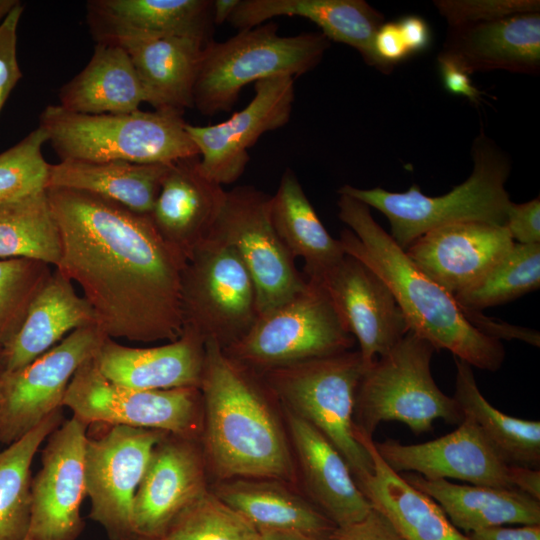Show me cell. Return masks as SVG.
<instances>
[{
	"instance_id": "1",
	"label": "cell",
	"mask_w": 540,
	"mask_h": 540,
	"mask_svg": "<svg viewBox=\"0 0 540 540\" xmlns=\"http://www.w3.org/2000/svg\"><path fill=\"white\" fill-rule=\"evenodd\" d=\"M46 191L61 238L55 269L79 285L97 327L114 340H177L186 260L149 215L78 190Z\"/></svg>"
},
{
	"instance_id": "2",
	"label": "cell",
	"mask_w": 540,
	"mask_h": 540,
	"mask_svg": "<svg viewBox=\"0 0 540 540\" xmlns=\"http://www.w3.org/2000/svg\"><path fill=\"white\" fill-rule=\"evenodd\" d=\"M338 217L347 228L339 241L345 254L374 271L389 287L409 331L434 349L450 351L472 367L497 371L505 350L500 340L481 332L453 295L426 276L373 218L370 207L339 194Z\"/></svg>"
},
{
	"instance_id": "3",
	"label": "cell",
	"mask_w": 540,
	"mask_h": 540,
	"mask_svg": "<svg viewBox=\"0 0 540 540\" xmlns=\"http://www.w3.org/2000/svg\"><path fill=\"white\" fill-rule=\"evenodd\" d=\"M200 392L204 442L223 479L292 480L293 461L260 375L230 358L215 342L204 343Z\"/></svg>"
},
{
	"instance_id": "4",
	"label": "cell",
	"mask_w": 540,
	"mask_h": 540,
	"mask_svg": "<svg viewBox=\"0 0 540 540\" xmlns=\"http://www.w3.org/2000/svg\"><path fill=\"white\" fill-rule=\"evenodd\" d=\"M471 156L470 176L444 195L427 196L416 184L400 193L351 185L337 192L380 211L388 219L390 236L404 251L417 238L441 226L470 221L504 226L511 204L505 189L511 160L483 130L473 140Z\"/></svg>"
},
{
	"instance_id": "5",
	"label": "cell",
	"mask_w": 540,
	"mask_h": 540,
	"mask_svg": "<svg viewBox=\"0 0 540 540\" xmlns=\"http://www.w3.org/2000/svg\"><path fill=\"white\" fill-rule=\"evenodd\" d=\"M183 113L136 110L121 114H80L48 105L39 127L60 160L171 164L199 155Z\"/></svg>"
},
{
	"instance_id": "6",
	"label": "cell",
	"mask_w": 540,
	"mask_h": 540,
	"mask_svg": "<svg viewBox=\"0 0 540 540\" xmlns=\"http://www.w3.org/2000/svg\"><path fill=\"white\" fill-rule=\"evenodd\" d=\"M322 33L278 34L275 22L203 47L194 86V107L203 115L228 112L242 89L276 76L297 77L315 68L330 47Z\"/></svg>"
},
{
	"instance_id": "7",
	"label": "cell",
	"mask_w": 540,
	"mask_h": 540,
	"mask_svg": "<svg viewBox=\"0 0 540 540\" xmlns=\"http://www.w3.org/2000/svg\"><path fill=\"white\" fill-rule=\"evenodd\" d=\"M434 347L409 331L388 353L366 367L359 381L355 427L372 437L387 421L405 424L415 435L433 430L442 419L460 424L463 414L453 397L443 393L431 373Z\"/></svg>"
},
{
	"instance_id": "8",
	"label": "cell",
	"mask_w": 540,
	"mask_h": 540,
	"mask_svg": "<svg viewBox=\"0 0 540 540\" xmlns=\"http://www.w3.org/2000/svg\"><path fill=\"white\" fill-rule=\"evenodd\" d=\"M366 366L359 351L311 359L258 373L286 409L308 421L340 452L354 478L373 471L355 435L354 409Z\"/></svg>"
},
{
	"instance_id": "9",
	"label": "cell",
	"mask_w": 540,
	"mask_h": 540,
	"mask_svg": "<svg viewBox=\"0 0 540 540\" xmlns=\"http://www.w3.org/2000/svg\"><path fill=\"white\" fill-rule=\"evenodd\" d=\"M354 343L322 285L307 279L303 290L260 314L244 337L223 350L241 365L262 373L342 353Z\"/></svg>"
},
{
	"instance_id": "10",
	"label": "cell",
	"mask_w": 540,
	"mask_h": 540,
	"mask_svg": "<svg viewBox=\"0 0 540 540\" xmlns=\"http://www.w3.org/2000/svg\"><path fill=\"white\" fill-rule=\"evenodd\" d=\"M184 328L226 349L259 316L255 285L234 249L210 235L187 259L181 281Z\"/></svg>"
},
{
	"instance_id": "11",
	"label": "cell",
	"mask_w": 540,
	"mask_h": 540,
	"mask_svg": "<svg viewBox=\"0 0 540 540\" xmlns=\"http://www.w3.org/2000/svg\"><path fill=\"white\" fill-rule=\"evenodd\" d=\"M202 405L199 388L138 390L118 385L97 368L94 357L75 372L63 407L85 424L153 429L190 437Z\"/></svg>"
},
{
	"instance_id": "12",
	"label": "cell",
	"mask_w": 540,
	"mask_h": 540,
	"mask_svg": "<svg viewBox=\"0 0 540 540\" xmlns=\"http://www.w3.org/2000/svg\"><path fill=\"white\" fill-rule=\"evenodd\" d=\"M270 197L253 186L227 191L210 234L229 244L245 266L256 288L259 315L285 303L307 284L273 226Z\"/></svg>"
},
{
	"instance_id": "13",
	"label": "cell",
	"mask_w": 540,
	"mask_h": 540,
	"mask_svg": "<svg viewBox=\"0 0 540 540\" xmlns=\"http://www.w3.org/2000/svg\"><path fill=\"white\" fill-rule=\"evenodd\" d=\"M107 336L97 327H81L27 365L0 373V443L9 445L63 408L77 369L93 358Z\"/></svg>"
},
{
	"instance_id": "14",
	"label": "cell",
	"mask_w": 540,
	"mask_h": 540,
	"mask_svg": "<svg viewBox=\"0 0 540 540\" xmlns=\"http://www.w3.org/2000/svg\"><path fill=\"white\" fill-rule=\"evenodd\" d=\"M169 433L111 425L98 438H87L86 496L89 517L111 540L133 534V501L154 447Z\"/></svg>"
},
{
	"instance_id": "15",
	"label": "cell",
	"mask_w": 540,
	"mask_h": 540,
	"mask_svg": "<svg viewBox=\"0 0 540 540\" xmlns=\"http://www.w3.org/2000/svg\"><path fill=\"white\" fill-rule=\"evenodd\" d=\"M87 427L72 416L47 438L41 468L31 482L27 537L32 540H76L84 528L80 508L86 497Z\"/></svg>"
},
{
	"instance_id": "16",
	"label": "cell",
	"mask_w": 540,
	"mask_h": 540,
	"mask_svg": "<svg viewBox=\"0 0 540 540\" xmlns=\"http://www.w3.org/2000/svg\"><path fill=\"white\" fill-rule=\"evenodd\" d=\"M294 79L276 76L256 82L248 105L223 122L186 124L199 151L200 168L209 179L222 186L235 182L249 162L248 150L263 134L288 123L295 98Z\"/></svg>"
},
{
	"instance_id": "17",
	"label": "cell",
	"mask_w": 540,
	"mask_h": 540,
	"mask_svg": "<svg viewBox=\"0 0 540 540\" xmlns=\"http://www.w3.org/2000/svg\"><path fill=\"white\" fill-rule=\"evenodd\" d=\"M315 281L322 285L343 325L359 343L366 367L409 332L389 287L358 259L345 254Z\"/></svg>"
},
{
	"instance_id": "18",
	"label": "cell",
	"mask_w": 540,
	"mask_h": 540,
	"mask_svg": "<svg viewBox=\"0 0 540 540\" xmlns=\"http://www.w3.org/2000/svg\"><path fill=\"white\" fill-rule=\"evenodd\" d=\"M374 446L383 461L399 474L412 472L432 480L456 479L473 485L512 488L510 464L465 416L454 431L428 442L403 444L387 439L374 441Z\"/></svg>"
},
{
	"instance_id": "19",
	"label": "cell",
	"mask_w": 540,
	"mask_h": 540,
	"mask_svg": "<svg viewBox=\"0 0 540 540\" xmlns=\"http://www.w3.org/2000/svg\"><path fill=\"white\" fill-rule=\"evenodd\" d=\"M514 244L505 226L470 221L430 230L405 253L420 271L454 296L480 280Z\"/></svg>"
},
{
	"instance_id": "20",
	"label": "cell",
	"mask_w": 540,
	"mask_h": 540,
	"mask_svg": "<svg viewBox=\"0 0 540 540\" xmlns=\"http://www.w3.org/2000/svg\"><path fill=\"white\" fill-rule=\"evenodd\" d=\"M206 492L202 459L190 437L167 434L154 447L135 494L133 534L159 539Z\"/></svg>"
},
{
	"instance_id": "21",
	"label": "cell",
	"mask_w": 540,
	"mask_h": 540,
	"mask_svg": "<svg viewBox=\"0 0 540 540\" xmlns=\"http://www.w3.org/2000/svg\"><path fill=\"white\" fill-rule=\"evenodd\" d=\"M199 162L198 155L169 164L149 214L163 240L186 261L211 234L227 194Z\"/></svg>"
},
{
	"instance_id": "22",
	"label": "cell",
	"mask_w": 540,
	"mask_h": 540,
	"mask_svg": "<svg viewBox=\"0 0 540 540\" xmlns=\"http://www.w3.org/2000/svg\"><path fill=\"white\" fill-rule=\"evenodd\" d=\"M437 58L446 59L468 75L505 70L540 73V12L449 27Z\"/></svg>"
},
{
	"instance_id": "23",
	"label": "cell",
	"mask_w": 540,
	"mask_h": 540,
	"mask_svg": "<svg viewBox=\"0 0 540 540\" xmlns=\"http://www.w3.org/2000/svg\"><path fill=\"white\" fill-rule=\"evenodd\" d=\"M279 16L306 18L330 41L356 49L367 65L384 74L393 71L374 51V37L385 17L363 0H240L228 22L240 31Z\"/></svg>"
},
{
	"instance_id": "24",
	"label": "cell",
	"mask_w": 540,
	"mask_h": 540,
	"mask_svg": "<svg viewBox=\"0 0 540 540\" xmlns=\"http://www.w3.org/2000/svg\"><path fill=\"white\" fill-rule=\"evenodd\" d=\"M204 351V341L184 328L177 340L148 348L129 347L106 337L94 362L107 379L132 389L199 388Z\"/></svg>"
},
{
	"instance_id": "25",
	"label": "cell",
	"mask_w": 540,
	"mask_h": 540,
	"mask_svg": "<svg viewBox=\"0 0 540 540\" xmlns=\"http://www.w3.org/2000/svg\"><path fill=\"white\" fill-rule=\"evenodd\" d=\"M210 0H92L87 21L97 43L167 36L208 39Z\"/></svg>"
},
{
	"instance_id": "26",
	"label": "cell",
	"mask_w": 540,
	"mask_h": 540,
	"mask_svg": "<svg viewBox=\"0 0 540 540\" xmlns=\"http://www.w3.org/2000/svg\"><path fill=\"white\" fill-rule=\"evenodd\" d=\"M304 482L318 509L336 527L364 519L372 507L340 452L312 424L286 409Z\"/></svg>"
},
{
	"instance_id": "27",
	"label": "cell",
	"mask_w": 540,
	"mask_h": 540,
	"mask_svg": "<svg viewBox=\"0 0 540 540\" xmlns=\"http://www.w3.org/2000/svg\"><path fill=\"white\" fill-rule=\"evenodd\" d=\"M355 435L371 455L373 471L354 479L371 507L381 513L404 540H471L450 522L431 497L383 461L372 437L356 427Z\"/></svg>"
},
{
	"instance_id": "28",
	"label": "cell",
	"mask_w": 540,
	"mask_h": 540,
	"mask_svg": "<svg viewBox=\"0 0 540 540\" xmlns=\"http://www.w3.org/2000/svg\"><path fill=\"white\" fill-rule=\"evenodd\" d=\"M208 39L167 36L114 43L129 55L146 103L155 110L183 113L194 108L193 93L203 47Z\"/></svg>"
},
{
	"instance_id": "29",
	"label": "cell",
	"mask_w": 540,
	"mask_h": 540,
	"mask_svg": "<svg viewBox=\"0 0 540 540\" xmlns=\"http://www.w3.org/2000/svg\"><path fill=\"white\" fill-rule=\"evenodd\" d=\"M90 325H96L91 306L76 293L73 283L54 269L31 301L18 332L4 348L2 372L27 365L67 334Z\"/></svg>"
},
{
	"instance_id": "30",
	"label": "cell",
	"mask_w": 540,
	"mask_h": 540,
	"mask_svg": "<svg viewBox=\"0 0 540 540\" xmlns=\"http://www.w3.org/2000/svg\"><path fill=\"white\" fill-rule=\"evenodd\" d=\"M400 475L431 497L460 531L470 533L505 524H540V501L519 490L432 480L412 472Z\"/></svg>"
},
{
	"instance_id": "31",
	"label": "cell",
	"mask_w": 540,
	"mask_h": 540,
	"mask_svg": "<svg viewBox=\"0 0 540 540\" xmlns=\"http://www.w3.org/2000/svg\"><path fill=\"white\" fill-rule=\"evenodd\" d=\"M59 106L80 114H121L139 110L146 96L120 46L97 43L88 64L59 91Z\"/></svg>"
},
{
	"instance_id": "32",
	"label": "cell",
	"mask_w": 540,
	"mask_h": 540,
	"mask_svg": "<svg viewBox=\"0 0 540 540\" xmlns=\"http://www.w3.org/2000/svg\"><path fill=\"white\" fill-rule=\"evenodd\" d=\"M168 166L126 161L60 160L49 166L47 188L86 192L149 215Z\"/></svg>"
},
{
	"instance_id": "33",
	"label": "cell",
	"mask_w": 540,
	"mask_h": 540,
	"mask_svg": "<svg viewBox=\"0 0 540 540\" xmlns=\"http://www.w3.org/2000/svg\"><path fill=\"white\" fill-rule=\"evenodd\" d=\"M270 216L291 256L304 260L305 278L320 279L345 256L339 239L328 233L295 172L289 168L270 197Z\"/></svg>"
},
{
	"instance_id": "34",
	"label": "cell",
	"mask_w": 540,
	"mask_h": 540,
	"mask_svg": "<svg viewBox=\"0 0 540 540\" xmlns=\"http://www.w3.org/2000/svg\"><path fill=\"white\" fill-rule=\"evenodd\" d=\"M259 529L301 532L330 540L337 528L317 507L269 479H236L216 495Z\"/></svg>"
},
{
	"instance_id": "35",
	"label": "cell",
	"mask_w": 540,
	"mask_h": 540,
	"mask_svg": "<svg viewBox=\"0 0 540 540\" xmlns=\"http://www.w3.org/2000/svg\"><path fill=\"white\" fill-rule=\"evenodd\" d=\"M453 398L510 465L540 466V422L507 415L492 406L478 388L472 366L455 358Z\"/></svg>"
},
{
	"instance_id": "36",
	"label": "cell",
	"mask_w": 540,
	"mask_h": 540,
	"mask_svg": "<svg viewBox=\"0 0 540 540\" xmlns=\"http://www.w3.org/2000/svg\"><path fill=\"white\" fill-rule=\"evenodd\" d=\"M64 421L62 408L0 451V540H24L31 513V465L38 449Z\"/></svg>"
},
{
	"instance_id": "37",
	"label": "cell",
	"mask_w": 540,
	"mask_h": 540,
	"mask_svg": "<svg viewBox=\"0 0 540 540\" xmlns=\"http://www.w3.org/2000/svg\"><path fill=\"white\" fill-rule=\"evenodd\" d=\"M60 256V233L46 189L0 205V259L25 258L55 268Z\"/></svg>"
},
{
	"instance_id": "38",
	"label": "cell",
	"mask_w": 540,
	"mask_h": 540,
	"mask_svg": "<svg viewBox=\"0 0 540 540\" xmlns=\"http://www.w3.org/2000/svg\"><path fill=\"white\" fill-rule=\"evenodd\" d=\"M540 286V244L515 243L508 254L480 280L453 297L463 308L481 311Z\"/></svg>"
},
{
	"instance_id": "39",
	"label": "cell",
	"mask_w": 540,
	"mask_h": 540,
	"mask_svg": "<svg viewBox=\"0 0 540 540\" xmlns=\"http://www.w3.org/2000/svg\"><path fill=\"white\" fill-rule=\"evenodd\" d=\"M159 540H260L250 521L206 492L182 511Z\"/></svg>"
},
{
	"instance_id": "40",
	"label": "cell",
	"mask_w": 540,
	"mask_h": 540,
	"mask_svg": "<svg viewBox=\"0 0 540 540\" xmlns=\"http://www.w3.org/2000/svg\"><path fill=\"white\" fill-rule=\"evenodd\" d=\"M41 261L0 259V346L5 348L18 332L29 305L52 274Z\"/></svg>"
},
{
	"instance_id": "41",
	"label": "cell",
	"mask_w": 540,
	"mask_h": 540,
	"mask_svg": "<svg viewBox=\"0 0 540 540\" xmlns=\"http://www.w3.org/2000/svg\"><path fill=\"white\" fill-rule=\"evenodd\" d=\"M47 141L38 126L0 154V205L47 188L50 164L42 154Z\"/></svg>"
},
{
	"instance_id": "42",
	"label": "cell",
	"mask_w": 540,
	"mask_h": 540,
	"mask_svg": "<svg viewBox=\"0 0 540 540\" xmlns=\"http://www.w3.org/2000/svg\"><path fill=\"white\" fill-rule=\"evenodd\" d=\"M434 5L449 27L540 12L539 0H436Z\"/></svg>"
},
{
	"instance_id": "43",
	"label": "cell",
	"mask_w": 540,
	"mask_h": 540,
	"mask_svg": "<svg viewBox=\"0 0 540 540\" xmlns=\"http://www.w3.org/2000/svg\"><path fill=\"white\" fill-rule=\"evenodd\" d=\"M22 12L20 3L0 24V111L22 77L17 59V28Z\"/></svg>"
},
{
	"instance_id": "44",
	"label": "cell",
	"mask_w": 540,
	"mask_h": 540,
	"mask_svg": "<svg viewBox=\"0 0 540 540\" xmlns=\"http://www.w3.org/2000/svg\"><path fill=\"white\" fill-rule=\"evenodd\" d=\"M512 240L519 244H540V198L511 202L504 224Z\"/></svg>"
},
{
	"instance_id": "45",
	"label": "cell",
	"mask_w": 540,
	"mask_h": 540,
	"mask_svg": "<svg viewBox=\"0 0 540 540\" xmlns=\"http://www.w3.org/2000/svg\"><path fill=\"white\" fill-rule=\"evenodd\" d=\"M330 540H404L390 522L372 508L359 522L337 527Z\"/></svg>"
},
{
	"instance_id": "46",
	"label": "cell",
	"mask_w": 540,
	"mask_h": 540,
	"mask_svg": "<svg viewBox=\"0 0 540 540\" xmlns=\"http://www.w3.org/2000/svg\"><path fill=\"white\" fill-rule=\"evenodd\" d=\"M374 51L390 69L407 59L410 53L403 41L397 22H384L374 37Z\"/></svg>"
},
{
	"instance_id": "47",
	"label": "cell",
	"mask_w": 540,
	"mask_h": 540,
	"mask_svg": "<svg viewBox=\"0 0 540 540\" xmlns=\"http://www.w3.org/2000/svg\"><path fill=\"white\" fill-rule=\"evenodd\" d=\"M437 61L445 90L451 94L466 97L475 104H480L483 92L473 85L469 75L446 59L437 58Z\"/></svg>"
},
{
	"instance_id": "48",
	"label": "cell",
	"mask_w": 540,
	"mask_h": 540,
	"mask_svg": "<svg viewBox=\"0 0 540 540\" xmlns=\"http://www.w3.org/2000/svg\"><path fill=\"white\" fill-rule=\"evenodd\" d=\"M397 24L410 55L423 52L429 47L431 31L423 18L409 15L399 19Z\"/></svg>"
},
{
	"instance_id": "49",
	"label": "cell",
	"mask_w": 540,
	"mask_h": 540,
	"mask_svg": "<svg viewBox=\"0 0 540 540\" xmlns=\"http://www.w3.org/2000/svg\"><path fill=\"white\" fill-rule=\"evenodd\" d=\"M471 540H540V524L518 527L495 526L467 534Z\"/></svg>"
},
{
	"instance_id": "50",
	"label": "cell",
	"mask_w": 540,
	"mask_h": 540,
	"mask_svg": "<svg viewBox=\"0 0 540 540\" xmlns=\"http://www.w3.org/2000/svg\"><path fill=\"white\" fill-rule=\"evenodd\" d=\"M510 483L519 490L540 501V470L521 465H510Z\"/></svg>"
},
{
	"instance_id": "51",
	"label": "cell",
	"mask_w": 540,
	"mask_h": 540,
	"mask_svg": "<svg viewBox=\"0 0 540 540\" xmlns=\"http://www.w3.org/2000/svg\"><path fill=\"white\" fill-rule=\"evenodd\" d=\"M240 0L212 1V21L219 25L228 21Z\"/></svg>"
},
{
	"instance_id": "52",
	"label": "cell",
	"mask_w": 540,
	"mask_h": 540,
	"mask_svg": "<svg viewBox=\"0 0 540 540\" xmlns=\"http://www.w3.org/2000/svg\"><path fill=\"white\" fill-rule=\"evenodd\" d=\"M260 540H320L316 537L289 530L259 529Z\"/></svg>"
},
{
	"instance_id": "53",
	"label": "cell",
	"mask_w": 540,
	"mask_h": 540,
	"mask_svg": "<svg viewBox=\"0 0 540 540\" xmlns=\"http://www.w3.org/2000/svg\"><path fill=\"white\" fill-rule=\"evenodd\" d=\"M18 4L20 2L17 0H0V24Z\"/></svg>"
},
{
	"instance_id": "54",
	"label": "cell",
	"mask_w": 540,
	"mask_h": 540,
	"mask_svg": "<svg viewBox=\"0 0 540 540\" xmlns=\"http://www.w3.org/2000/svg\"><path fill=\"white\" fill-rule=\"evenodd\" d=\"M117 540H159V539H153V538H147V537H142V536H138V535H135V534H130L126 537H122L120 539H117Z\"/></svg>"
},
{
	"instance_id": "55",
	"label": "cell",
	"mask_w": 540,
	"mask_h": 540,
	"mask_svg": "<svg viewBox=\"0 0 540 540\" xmlns=\"http://www.w3.org/2000/svg\"><path fill=\"white\" fill-rule=\"evenodd\" d=\"M3 362H4V348L0 346V373L3 370Z\"/></svg>"
},
{
	"instance_id": "56",
	"label": "cell",
	"mask_w": 540,
	"mask_h": 540,
	"mask_svg": "<svg viewBox=\"0 0 540 540\" xmlns=\"http://www.w3.org/2000/svg\"><path fill=\"white\" fill-rule=\"evenodd\" d=\"M0 397H1V379H0Z\"/></svg>"
},
{
	"instance_id": "57",
	"label": "cell",
	"mask_w": 540,
	"mask_h": 540,
	"mask_svg": "<svg viewBox=\"0 0 540 540\" xmlns=\"http://www.w3.org/2000/svg\"><path fill=\"white\" fill-rule=\"evenodd\" d=\"M24 540H32V539H30L29 537H26Z\"/></svg>"
}]
</instances>
